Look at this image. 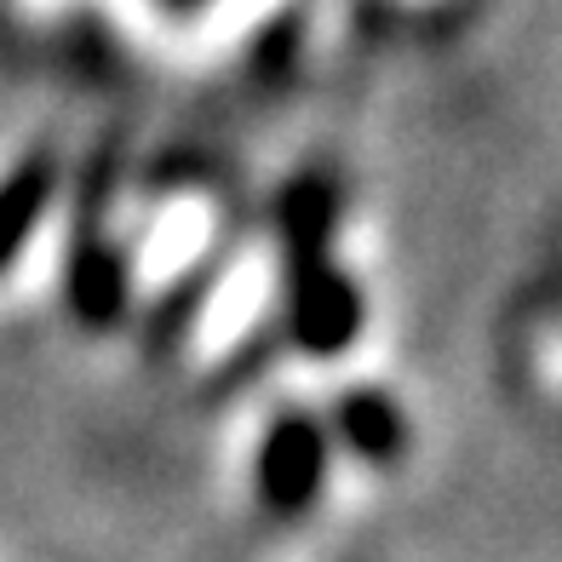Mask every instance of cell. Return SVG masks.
Here are the masks:
<instances>
[{
	"instance_id": "3957f363",
	"label": "cell",
	"mask_w": 562,
	"mask_h": 562,
	"mask_svg": "<svg viewBox=\"0 0 562 562\" xmlns=\"http://www.w3.org/2000/svg\"><path fill=\"white\" fill-rule=\"evenodd\" d=\"M195 229H201V213H195V207H184V213H178V224L167 229V241H156V252H149V270H172V265L184 259V252H190L195 241H201Z\"/></svg>"
},
{
	"instance_id": "7a4b0ae2",
	"label": "cell",
	"mask_w": 562,
	"mask_h": 562,
	"mask_svg": "<svg viewBox=\"0 0 562 562\" xmlns=\"http://www.w3.org/2000/svg\"><path fill=\"white\" fill-rule=\"evenodd\" d=\"M35 201H41L35 178H23V184H12L7 195H0V252H7V247L18 241V229H23V218L35 213Z\"/></svg>"
},
{
	"instance_id": "6da1fadb",
	"label": "cell",
	"mask_w": 562,
	"mask_h": 562,
	"mask_svg": "<svg viewBox=\"0 0 562 562\" xmlns=\"http://www.w3.org/2000/svg\"><path fill=\"white\" fill-rule=\"evenodd\" d=\"M259 293H265V288H259V270H241V276H229V288H224L218 311H213V345L236 334L247 311H259Z\"/></svg>"
}]
</instances>
